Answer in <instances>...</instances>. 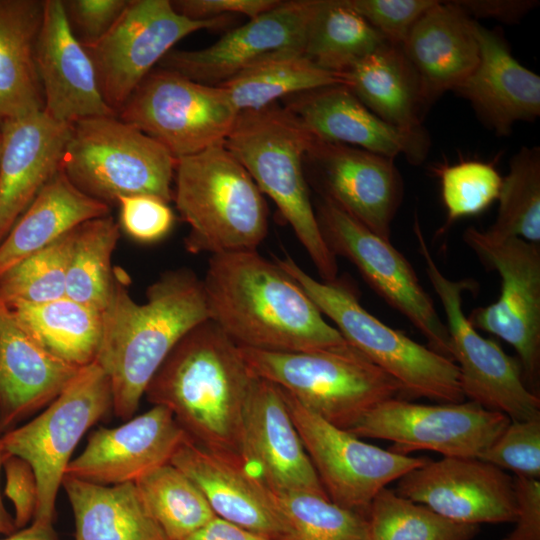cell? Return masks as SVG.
I'll return each mask as SVG.
<instances>
[{
	"mask_svg": "<svg viewBox=\"0 0 540 540\" xmlns=\"http://www.w3.org/2000/svg\"><path fill=\"white\" fill-rule=\"evenodd\" d=\"M128 277L113 269L95 359L110 380L112 411L125 421L135 415L149 382L176 344L210 320L202 280L191 270L164 273L148 287L142 304L130 296Z\"/></svg>",
	"mask_w": 540,
	"mask_h": 540,
	"instance_id": "cell-1",
	"label": "cell"
},
{
	"mask_svg": "<svg viewBox=\"0 0 540 540\" xmlns=\"http://www.w3.org/2000/svg\"><path fill=\"white\" fill-rule=\"evenodd\" d=\"M202 283L210 320L240 347L315 352L351 346L296 281L256 250L212 255Z\"/></svg>",
	"mask_w": 540,
	"mask_h": 540,
	"instance_id": "cell-2",
	"label": "cell"
},
{
	"mask_svg": "<svg viewBox=\"0 0 540 540\" xmlns=\"http://www.w3.org/2000/svg\"><path fill=\"white\" fill-rule=\"evenodd\" d=\"M257 378L240 346L207 320L176 344L144 396L169 409L194 442L241 463L243 418Z\"/></svg>",
	"mask_w": 540,
	"mask_h": 540,
	"instance_id": "cell-3",
	"label": "cell"
},
{
	"mask_svg": "<svg viewBox=\"0 0 540 540\" xmlns=\"http://www.w3.org/2000/svg\"><path fill=\"white\" fill-rule=\"evenodd\" d=\"M315 136L276 103L240 112L225 147L276 204L293 229L322 281L337 279L336 256L321 233L304 174V159Z\"/></svg>",
	"mask_w": 540,
	"mask_h": 540,
	"instance_id": "cell-4",
	"label": "cell"
},
{
	"mask_svg": "<svg viewBox=\"0 0 540 540\" xmlns=\"http://www.w3.org/2000/svg\"><path fill=\"white\" fill-rule=\"evenodd\" d=\"M173 197L192 253L253 251L268 231L263 193L224 144L176 159Z\"/></svg>",
	"mask_w": 540,
	"mask_h": 540,
	"instance_id": "cell-5",
	"label": "cell"
},
{
	"mask_svg": "<svg viewBox=\"0 0 540 540\" xmlns=\"http://www.w3.org/2000/svg\"><path fill=\"white\" fill-rule=\"evenodd\" d=\"M275 262L352 347L400 383L404 394L441 403L465 401L459 368L452 359L381 322L362 307L344 281H318L290 257Z\"/></svg>",
	"mask_w": 540,
	"mask_h": 540,
	"instance_id": "cell-6",
	"label": "cell"
},
{
	"mask_svg": "<svg viewBox=\"0 0 540 540\" xmlns=\"http://www.w3.org/2000/svg\"><path fill=\"white\" fill-rule=\"evenodd\" d=\"M240 348L257 377L344 430L380 403L404 394L398 381L352 346L315 352Z\"/></svg>",
	"mask_w": 540,
	"mask_h": 540,
	"instance_id": "cell-7",
	"label": "cell"
},
{
	"mask_svg": "<svg viewBox=\"0 0 540 540\" xmlns=\"http://www.w3.org/2000/svg\"><path fill=\"white\" fill-rule=\"evenodd\" d=\"M176 159L158 141L116 116L72 125L61 170L83 193L107 205L151 195L169 203Z\"/></svg>",
	"mask_w": 540,
	"mask_h": 540,
	"instance_id": "cell-8",
	"label": "cell"
},
{
	"mask_svg": "<svg viewBox=\"0 0 540 540\" xmlns=\"http://www.w3.org/2000/svg\"><path fill=\"white\" fill-rule=\"evenodd\" d=\"M112 405L110 380L93 361L79 369L43 412L2 433L3 456L23 458L36 475L34 522L53 524L56 498L72 453L86 431L112 410Z\"/></svg>",
	"mask_w": 540,
	"mask_h": 540,
	"instance_id": "cell-9",
	"label": "cell"
},
{
	"mask_svg": "<svg viewBox=\"0 0 540 540\" xmlns=\"http://www.w3.org/2000/svg\"><path fill=\"white\" fill-rule=\"evenodd\" d=\"M413 231L427 278L445 313L452 359L459 368L465 399L503 413L511 421L540 419L539 396L527 386L520 361L506 354L494 340L480 335L463 312V293L473 291L478 284L472 279L451 280L441 272L417 214Z\"/></svg>",
	"mask_w": 540,
	"mask_h": 540,
	"instance_id": "cell-10",
	"label": "cell"
},
{
	"mask_svg": "<svg viewBox=\"0 0 540 540\" xmlns=\"http://www.w3.org/2000/svg\"><path fill=\"white\" fill-rule=\"evenodd\" d=\"M238 114L221 86L159 67L137 86L118 118L179 159L224 144Z\"/></svg>",
	"mask_w": 540,
	"mask_h": 540,
	"instance_id": "cell-11",
	"label": "cell"
},
{
	"mask_svg": "<svg viewBox=\"0 0 540 540\" xmlns=\"http://www.w3.org/2000/svg\"><path fill=\"white\" fill-rule=\"evenodd\" d=\"M466 245L501 279L496 302L474 309L467 317L476 330L491 333L518 354L524 378L535 392L540 370V247L521 238L495 240L468 227Z\"/></svg>",
	"mask_w": 540,
	"mask_h": 540,
	"instance_id": "cell-12",
	"label": "cell"
},
{
	"mask_svg": "<svg viewBox=\"0 0 540 540\" xmlns=\"http://www.w3.org/2000/svg\"><path fill=\"white\" fill-rule=\"evenodd\" d=\"M228 22V16L189 19L169 0H129L106 35L85 47L105 103L117 114L174 44L193 32Z\"/></svg>",
	"mask_w": 540,
	"mask_h": 540,
	"instance_id": "cell-13",
	"label": "cell"
},
{
	"mask_svg": "<svg viewBox=\"0 0 540 540\" xmlns=\"http://www.w3.org/2000/svg\"><path fill=\"white\" fill-rule=\"evenodd\" d=\"M315 212L332 253L349 260L369 286L421 332L432 350L452 359L445 323L412 265L391 241L379 237L327 199L321 198Z\"/></svg>",
	"mask_w": 540,
	"mask_h": 540,
	"instance_id": "cell-14",
	"label": "cell"
},
{
	"mask_svg": "<svg viewBox=\"0 0 540 540\" xmlns=\"http://www.w3.org/2000/svg\"><path fill=\"white\" fill-rule=\"evenodd\" d=\"M281 391L327 496L343 508L368 516L372 500L383 488L429 461L368 444Z\"/></svg>",
	"mask_w": 540,
	"mask_h": 540,
	"instance_id": "cell-15",
	"label": "cell"
},
{
	"mask_svg": "<svg viewBox=\"0 0 540 540\" xmlns=\"http://www.w3.org/2000/svg\"><path fill=\"white\" fill-rule=\"evenodd\" d=\"M510 421L472 401L426 405L397 397L371 409L347 431L391 441L388 450L396 454L431 450L444 457L479 458Z\"/></svg>",
	"mask_w": 540,
	"mask_h": 540,
	"instance_id": "cell-16",
	"label": "cell"
},
{
	"mask_svg": "<svg viewBox=\"0 0 540 540\" xmlns=\"http://www.w3.org/2000/svg\"><path fill=\"white\" fill-rule=\"evenodd\" d=\"M305 161L322 198L390 241L404 194L394 159L315 137Z\"/></svg>",
	"mask_w": 540,
	"mask_h": 540,
	"instance_id": "cell-17",
	"label": "cell"
},
{
	"mask_svg": "<svg viewBox=\"0 0 540 540\" xmlns=\"http://www.w3.org/2000/svg\"><path fill=\"white\" fill-rule=\"evenodd\" d=\"M398 495L463 524L515 522L514 480L479 458L443 457L398 479Z\"/></svg>",
	"mask_w": 540,
	"mask_h": 540,
	"instance_id": "cell-18",
	"label": "cell"
},
{
	"mask_svg": "<svg viewBox=\"0 0 540 540\" xmlns=\"http://www.w3.org/2000/svg\"><path fill=\"white\" fill-rule=\"evenodd\" d=\"M319 1H280L206 48L171 50L159 67L202 84L219 85L272 53H303Z\"/></svg>",
	"mask_w": 540,
	"mask_h": 540,
	"instance_id": "cell-19",
	"label": "cell"
},
{
	"mask_svg": "<svg viewBox=\"0 0 540 540\" xmlns=\"http://www.w3.org/2000/svg\"><path fill=\"white\" fill-rule=\"evenodd\" d=\"M241 463L274 494L306 491L328 497L292 421L282 391L259 377L244 413Z\"/></svg>",
	"mask_w": 540,
	"mask_h": 540,
	"instance_id": "cell-20",
	"label": "cell"
},
{
	"mask_svg": "<svg viewBox=\"0 0 540 540\" xmlns=\"http://www.w3.org/2000/svg\"><path fill=\"white\" fill-rule=\"evenodd\" d=\"M188 437L169 409L153 405L118 427L92 432L65 475L101 485L135 482L170 463Z\"/></svg>",
	"mask_w": 540,
	"mask_h": 540,
	"instance_id": "cell-21",
	"label": "cell"
},
{
	"mask_svg": "<svg viewBox=\"0 0 540 540\" xmlns=\"http://www.w3.org/2000/svg\"><path fill=\"white\" fill-rule=\"evenodd\" d=\"M285 108L318 139L349 145L412 165L427 158L431 146L423 128L408 130L384 121L345 85L326 86L286 98Z\"/></svg>",
	"mask_w": 540,
	"mask_h": 540,
	"instance_id": "cell-22",
	"label": "cell"
},
{
	"mask_svg": "<svg viewBox=\"0 0 540 540\" xmlns=\"http://www.w3.org/2000/svg\"><path fill=\"white\" fill-rule=\"evenodd\" d=\"M43 111L55 121L73 125L93 117L116 116L105 103L93 62L74 35L62 0H45L35 46Z\"/></svg>",
	"mask_w": 540,
	"mask_h": 540,
	"instance_id": "cell-23",
	"label": "cell"
},
{
	"mask_svg": "<svg viewBox=\"0 0 540 540\" xmlns=\"http://www.w3.org/2000/svg\"><path fill=\"white\" fill-rule=\"evenodd\" d=\"M72 125L43 110L0 125V243L42 187L61 169Z\"/></svg>",
	"mask_w": 540,
	"mask_h": 540,
	"instance_id": "cell-24",
	"label": "cell"
},
{
	"mask_svg": "<svg viewBox=\"0 0 540 540\" xmlns=\"http://www.w3.org/2000/svg\"><path fill=\"white\" fill-rule=\"evenodd\" d=\"M170 463L196 484L216 517L273 540L286 539L288 528L275 494L242 463L189 437Z\"/></svg>",
	"mask_w": 540,
	"mask_h": 540,
	"instance_id": "cell-25",
	"label": "cell"
},
{
	"mask_svg": "<svg viewBox=\"0 0 540 540\" xmlns=\"http://www.w3.org/2000/svg\"><path fill=\"white\" fill-rule=\"evenodd\" d=\"M479 61L454 91L497 136H508L520 121L540 116V76L512 54L502 31L475 22Z\"/></svg>",
	"mask_w": 540,
	"mask_h": 540,
	"instance_id": "cell-26",
	"label": "cell"
},
{
	"mask_svg": "<svg viewBox=\"0 0 540 540\" xmlns=\"http://www.w3.org/2000/svg\"><path fill=\"white\" fill-rule=\"evenodd\" d=\"M79 369L42 347L0 302L2 433L47 407Z\"/></svg>",
	"mask_w": 540,
	"mask_h": 540,
	"instance_id": "cell-27",
	"label": "cell"
},
{
	"mask_svg": "<svg viewBox=\"0 0 540 540\" xmlns=\"http://www.w3.org/2000/svg\"><path fill=\"white\" fill-rule=\"evenodd\" d=\"M475 22L454 1H437L410 30L402 48L430 106L445 92H454L476 68Z\"/></svg>",
	"mask_w": 540,
	"mask_h": 540,
	"instance_id": "cell-28",
	"label": "cell"
},
{
	"mask_svg": "<svg viewBox=\"0 0 540 540\" xmlns=\"http://www.w3.org/2000/svg\"><path fill=\"white\" fill-rule=\"evenodd\" d=\"M109 211V205L80 191L60 169L0 243V276L80 224L109 215Z\"/></svg>",
	"mask_w": 540,
	"mask_h": 540,
	"instance_id": "cell-29",
	"label": "cell"
},
{
	"mask_svg": "<svg viewBox=\"0 0 540 540\" xmlns=\"http://www.w3.org/2000/svg\"><path fill=\"white\" fill-rule=\"evenodd\" d=\"M344 85L374 114L399 128H423L430 107L401 45L385 41L342 74Z\"/></svg>",
	"mask_w": 540,
	"mask_h": 540,
	"instance_id": "cell-30",
	"label": "cell"
},
{
	"mask_svg": "<svg viewBox=\"0 0 540 540\" xmlns=\"http://www.w3.org/2000/svg\"><path fill=\"white\" fill-rule=\"evenodd\" d=\"M43 10L44 1L0 0V125L44 108L35 63Z\"/></svg>",
	"mask_w": 540,
	"mask_h": 540,
	"instance_id": "cell-31",
	"label": "cell"
},
{
	"mask_svg": "<svg viewBox=\"0 0 540 540\" xmlns=\"http://www.w3.org/2000/svg\"><path fill=\"white\" fill-rule=\"evenodd\" d=\"M75 540H168L134 482L101 485L65 475Z\"/></svg>",
	"mask_w": 540,
	"mask_h": 540,
	"instance_id": "cell-32",
	"label": "cell"
},
{
	"mask_svg": "<svg viewBox=\"0 0 540 540\" xmlns=\"http://www.w3.org/2000/svg\"><path fill=\"white\" fill-rule=\"evenodd\" d=\"M42 347L78 367L95 361L102 334V312L68 297L29 304H5Z\"/></svg>",
	"mask_w": 540,
	"mask_h": 540,
	"instance_id": "cell-33",
	"label": "cell"
},
{
	"mask_svg": "<svg viewBox=\"0 0 540 540\" xmlns=\"http://www.w3.org/2000/svg\"><path fill=\"white\" fill-rule=\"evenodd\" d=\"M344 85L341 75L326 71L299 51L272 53L219 84L238 113L270 106L309 90Z\"/></svg>",
	"mask_w": 540,
	"mask_h": 540,
	"instance_id": "cell-34",
	"label": "cell"
},
{
	"mask_svg": "<svg viewBox=\"0 0 540 540\" xmlns=\"http://www.w3.org/2000/svg\"><path fill=\"white\" fill-rule=\"evenodd\" d=\"M385 41L347 0H320L303 54L318 67L342 76Z\"/></svg>",
	"mask_w": 540,
	"mask_h": 540,
	"instance_id": "cell-35",
	"label": "cell"
},
{
	"mask_svg": "<svg viewBox=\"0 0 540 540\" xmlns=\"http://www.w3.org/2000/svg\"><path fill=\"white\" fill-rule=\"evenodd\" d=\"M120 226L110 215L88 220L74 229L66 273V297L102 312L110 298L111 257Z\"/></svg>",
	"mask_w": 540,
	"mask_h": 540,
	"instance_id": "cell-36",
	"label": "cell"
},
{
	"mask_svg": "<svg viewBox=\"0 0 540 540\" xmlns=\"http://www.w3.org/2000/svg\"><path fill=\"white\" fill-rule=\"evenodd\" d=\"M134 483L168 540H185L215 517L196 484L171 463L151 470Z\"/></svg>",
	"mask_w": 540,
	"mask_h": 540,
	"instance_id": "cell-37",
	"label": "cell"
},
{
	"mask_svg": "<svg viewBox=\"0 0 540 540\" xmlns=\"http://www.w3.org/2000/svg\"><path fill=\"white\" fill-rule=\"evenodd\" d=\"M495 222L484 233L495 240L510 237L540 243V148L522 147L503 178Z\"/></svg>",
	"mask_w": 540,
	"mask_h": 540,
	"instance_id": "cell-38",
	"label": "cell"
},
{
	"mask_svg": "<svg viewBox=\"0 0 540 540\" xmlns=\"http://www.w3.org/2000/svg\"><path fill=\"white\" fill-rule=\"evenodd\" d=\"M370 540H473L479 525L449 520L383 488L368 510Z\"/></svg>",
	"mask_w": 540,
	"mask_h": 540,
	"instance_id": "cell-39",
	"label": "cell"
},
{
	"mask_svg": "<svg viewBox=\"0 0 540 540\" xmlns=\"http://www.w3.org/2000/svg\"><path fill=\"white\" fill-rule=\"evenodd\" d=\"M287 524L285 540H370L368 516L312 492L275 494Z\"/></svg>",
	"mask_w": 540,
	"mask_h": 540,
	"instance_id": "cell-40",
	"label": "cell"
},
{
	"mask_svg": "<svg viewBox=\"0 0 540 540\" xmlns=\"http://www.w3.org/2000/svg\"><path fill=\"white\" fill-rule=\"evenodd\" d=\"M74 229L0 276V302L40 304L66 297Z\"/></svg>",
	"mask_w": 540,
	"mask_h": 540,
	"instance_id": "cell-41",
	"label": "cell"
},
{
	"mask_svg": "<svg viewBox=\"0 0 540 540\" xmlns=\"http://www.w3.org/2000/svg\"><path fill=\"white\" fill-rule=\"evenodd\" d=\"M435 172L446 208V226L460 218L482 213L499 197L503 177L493 164L461 161L439 166Z\"/></svg>",
	"mask_w": 540,
	"mask_h": 540,
	"instance_id": "cell-42",
	"label": "cell"
},
{
	"mask_svg": "<svg viewBox=\"0 0 540 540\" xmlns=\"http://www.w3.org/2000/svg\"><path fill=\"white\" fill-rule=\"evenodd\" d=\"M479 459L516 476L539 479L540 419L510 421Z\"/></svg>",
	"mask_w": 540,
	"mask_h": 540,
	"instance_id": "cell-43",
	"label": "cell"
},
{
	"mask_svg": "<svg viewBox=\"0 0 540 540\" xmlns=\"http://www.w3.org/2000/svg\"><path fill=\"white\" fill-rule=\"evenodd\" d=\"M438 0H347L387 42L403 45L417 20Z\"/></svg>",
	"mask_w": 540,
	"mask_h": 540,
	"instance_id": "cell-44",
	"label": "cell"
},
{
	"mask_svg": "<svg viewBox=\"0 0 540 540\" xmlns=\"http://www.w3.org/2000/svg\"><path fill=\"white\" fill-rule=\"evenodd\" d=\"M120 224L134 240L156 242L165 237L174 224V214L168 203L151 195L119 197Z\"/></svg>",
	"mask_w": 540,
	"mask_h": 540,
	"instance_id": "cell-45",
	"label": "cell"
},
{
	"mask_svg": "<svg viewBox=\"0 0 540 540\" xmlns=\"http://www.w3.org/2000/svg\"><path fill=\"white\" fill-rule=\"evenodd\" d=\"M129 0L63 1L71 30L84 47L98 42L111 29Z\"/></svg>",
	"mask_w": 540,
	"mask_h": 540,
	"instance_id": "cell-46",
	"label": "cell"
},
{
	"mask_svg": "<svg viewBox=\"0 0 540 540\" xmlns=\"http://www.w3.org/2000/svg\"><path fill=\"white\" fill-rule=\"evenodd\" d=\"M5 496L14 506V523L17 530L30 525L34 519L38 485L32 466L15 455L3 456Z\"/></svg>",
	"mask_w": 540,
	"mask_h": 540,
	"instance_id": "cell-47",
	"label": "cell"
},
{
	"mask_svg": "<svg viewBox=\"0 0 540 540\" xmlns=\"http://www.w3.org/2000/svg\"><path fill=\"white\" fill-rule=\"evenodd\" d=\"M280 0H177L171 1L174 9L181 15L203 20L227 14H243L249 19L275 7Z\"/></svg>",
	"mask_w": 540,
	"mask_h": 540,
	"instance_id": "cell-48",
	"label": "cell"
},
{
	"mask_svg": "<svg viewBox=\"0 0 540 540\" xmlns=\"http://www.w3.org/2000/svg\"><path fill=\"white\" fill-rule=\"evenodd\" d=\"M514 486L516 526L503 540H540V480L516 476Z\"/></svg>",
	"mask_w": 540,
	"mask_h": 540,
	"instance_id": "cell-49",
	"label": "cell"
},
{
	"mask_svg": "<svg viewBox=\"0 0 540 540\" xmlns=\"http://www.w3.org/2000/svg\"><path fill=\"white\" fill-rule=\"evenodd\" d=\"M472 19L488 18L505 24H514L533 10L536 0H454Z\"/></svg>",
	"mask_w": 540,
	"mask_h": 540,
	"instance_id": "cell-50",
	"label": "cell"
},
{
	"mask_svg": "<svg viewBox=\"0 0 540 540\" xmlns=\"http://www.w3.org/2000/svg\"><path fill=\"white\" fill-rule=\"evenodd\" d=\"M185 540H273L238 525L214 517Z\"/></svg>",
	"mask_w": 540,
	"mask_h": 540,
	"instance_id": "cell-51",
	"label": "cell"
},
{
	"mask_svg": "<svg viewBox=\"0 0 540 540\" xmlns=\"http://www.w3.org/2000/svg\"><path fill=\"white\" fill-rule=\"evenodd\" d=\"M0 540H60L53 524L32 522Z\"/></svg>",
	"mask_w": 540,
	"mask_h": 540,
	"instance_id": "cell-52",
	"label": "cell"
},
{
	"mask_svg": "<svg viewBox=\"0 0 540 540\" xmlns=\"http://www.w3.org/2000/svg\"><path fill=\"white\" fill-rule=\"evenodd\" d=\"M1 435H2V430L0 427V439H1ZM2 466H3V453H2L1 444H0V472H1ZM15 531H17V529L14 523V517H12L10 513L7 511V509L5 508L2 501L1 491H0V535L7 536L14 533Z\"/></svg>",
	"mask_w": 540,
	"mask_h": 540,
	"instance_id": "cell-53",
	"label": "cell"
}]
</instances>
